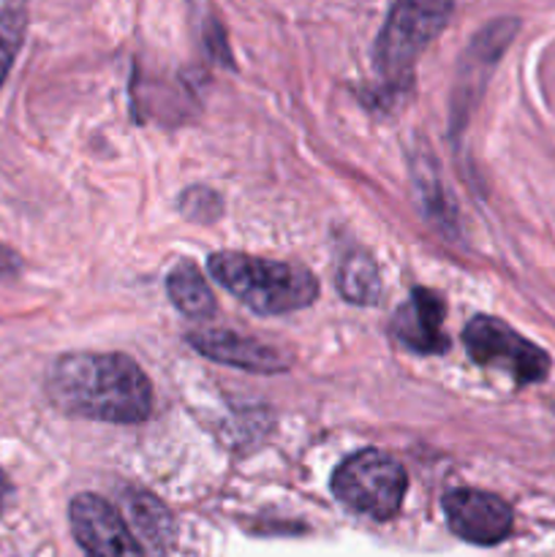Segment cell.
<instances>
[{"mask_svg": "<svg viewBox=\"0 0 555 557\" xmlns=\"http://www.w3.org/2000/svg\"><path fill=\"white\" fill-rule=\"evenodd\" d=\"M47 397L69 417L139 424L150 417L152 389L125 354H65L47 373Z\"/></svg>", "mask_w": 555, "mask_h": 557, "instance_id": "6da1fadb", "label": "cell"}, {"mask_svg": "<svg viewBox=\"0 0 555 557\" xmlns=\"http://www.w3.org/2000/svg\"><path fill=\"white\" fill-rule=\"evenodd\" d=\"M210 275L254 313L281 315L308 308L319 294V283L303 264L259 259V256L221 250L212 253Z\"/></svg>", "mask_w": 555, "mask_h": 557, "instance_id": "7a4b0ae2", "label": "cell"}, {"mask_svg": "<svg viewBox=\"0 0 555 557\" xmlns=\"http://www.w3.org/2000/svg\"><path fill=\"white\" fill-rule=\"evenodd\" d=\"M452 3L455 0H395L373 49L375 74L386 92L411 87L419 54L446 27Z\"/></svg>", "mask_w": 555, "mask_h": 557, "instance_id": "3957f363", "label": "cell"}, {"mask_svg": "<svg viewBox=\"0 0 555 557\" xmlns=\"http://www.w3.org/2000/svg\"><path fill=\"white\" fill-rule=\"evenodd\" d=\"M408 476L400 462L379 449H365L343 460L332 476V493L357 515L392 520L400 511Z\"/></svg>", "mask_w": 555, "mask_h": 557, "instance_id": "277c9868", "label": "cell"}, {"mask_svg": "<svg viewBox=\"0 0 555 557\" xmlns=\"http://www.w3.org/2000/svg\"><path fill=\"white\" fill-rule=\"evenodd\" d=\"M462 343L473 362L482 368L504 370L517 384H536L550 373L547 354L493 315H477L468 321L462 330Z\"/></svg>", "mask_w": 555, "mask_h": 557, "instance_id": "5b68a950", "label": "cell"}, {"mask_svg": "<svg viewBox=\"0 0 555 557\" xmlns=\"http://www.w3.org/2000/svg\"><path fill=\"white\" fill-rule=\"evenodd\" d=\"M71 531L85 557H145L128 522L109 500L85 493L71 500Z\"/></svg>", "mask_w": 555, "mask_h": 557, "instance_id": "8992f818", "label": "cell"}, {"mask_svg": "<svg viewBox=\"0 0 555 557\" xmlns=\"http://www.w3.org/2000/svg\"><path fill=\"white\" fill-rule=\"evenodd\" d=\"M444 515L452 533L462 542L493 547L511 533V509L498 495L482 490H452L444 495Z\"/></svg>", "mask_w": 555, "mask_h": 557, "instance_id": "52a82bcc", "label": "cell"}, {"mask_svg": "<svg viewBox=\"0 0 555 557\" xmlns=\"http://www.w3.org/2000/svg\"><path fill=\"white\" fill-rule=\"evenodd\" d=\"M444 299L430 288H414L408 302L392 319V335L414 354H444L449 337L444 332Z\"/></svg>", "mask_w": 555, "mask_h": 557, "instance_id": "ba28073f", "label": "cell"}, {"mask_svg": "<svg viewBox=\"0 0 555 557\" xmlns=\"http://www.w3.org/2000/svg\"><path fill=\"white\" fill-rule=\"evenodd\" d=\"M188 343L212 362L229 364V368L250 370V373H283L288 370L292 359L278 348L264 346L259 341L237 335L226 330H201L190 332Z\"/></svg>", "mask_w": 555, "mask_h": 557, "instance_id": "9c48e42d", "label": "cell"}, {"mask_svg": "<svg viewBox=\"0 0 555 557\" xmlns=\"http://www.w3.org/2000/svg\"><path fill=\"white\" fill-rule=\"evenodd\" d=\"M123 509L141 542L158 555L166 553L174 542V520L166 511V506L156 498V495L145 493V490H128L123 493Z\"/></svg>", "mask_w": 555, "mask_h": 557, "instance_id": "30bf717a", "label": "cell"}, {"mask_svg": "<svg viewBox=\"0 0 555 557\" xmlns=\"http://www.w3.org/2000/svg\"><path fill=\"white\" fill-rule=\"evenodd\" d=\"M166 292L174 308L188 319H210L215 313V297H212L199 267L190 261L174 264V270L166 275Z\"/></svg>", "mask_w": 555, "mask_h": 557, "instance_id": "8fae6325", "label": "cell"}, {"mask_svg": "<svg viewBox=\"0 0 555 557\" xmlns=\"http://www.w3.org/2000/svg\"><path fill=\"white\" fill-rule=\"evenodd\" d=\"M337 292L351 305H373L381 297L375 261L368 253H362V250L341 259V267H337Z\"/></svg>", "mask_w": 555, "mask_h": 557, "instance_id": "7c38bea8", "label": "cell"}, {"mask_svg": "<svg viewBox=\"0 0 555 557\" xmlns=\"http://www.w3.org/2000/svg\"><path fill=\"white\" fill-rule=\"evenodd\" d=\"M25 25L27 14L22 0H11L9 5H3V11H0V87H3L5 76H9L11 65L16 60V52H20Z\"/></svg>", "mask_w": 555, "mask_h": 557, "instance_id": "4fadbf2b", "label": "cell"}, {"mask_svg": "<svg viewBox=\"0 0 555 557\" xmlns=\"http://www.w3.org/2000/svg\"><path fill=\"white\" fill-rule=\"evenodd\" d=\"M180 207H183V212L190 221H212V218H218V212H221V201H218L215 190L207 188L185 190Z\"/></svg>", "mask_w": 555, "mask_h": 557, "instance_id": "5bb4252c", "label": "cell"}, {"mask_svg": "<svg viewBox=\"0 0 555 557\" xmlns=\"http://www.w3.org/2000/svg\"><path fill=\"white\" fill-rule=\"evenodd\" d=\"M16 272H20V256L0 245V281L16 275Z\"/></svg>", "mask_w": 555, "mask_h": 557, "instance_id": "9a60e30c", "label": "cell"}, {"mask_svg": "<svg viewBox=\"0 0 555 557\" xmlns=\"http://www.w3.org/2000/svg\"><path fill=\"white\" fill-rule=\"evenodd\" d=\"M11 498H14V484H11V479L0 471V517L9 511Z\"/></svg>", "mask_w": 555, "mask_h": 557, "instance_id": "2e32d148", "label": "cell"}]
</instances>
